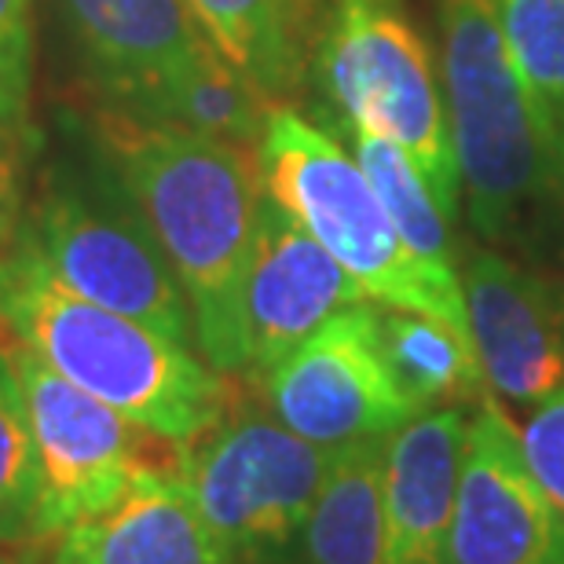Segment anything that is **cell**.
Here are the masks:
<instances>
[{"label":"cell","mask_w":564,"mask_h":564,"mask_svg":"<svg viewBox=\"0 0 564 564\" xmlns=\"http://www.w3.org/2000/svg\"><path fill=\"white\" fill-rule=\"evenodd\" d=\"M33 0H0V118L37 137L33 99Z\"/></svg>","instance_id":"23"},{"label":"cell","mask_w":564,"mask_h":564,"mask_svg":"<svg viewBox=\"0 0 564 564\" xmlns=\"http://www.w3.org/2000/svg\"><path fill=\"white\" fill-rule=\"evenodd\" d=\"M0 334L169 444L202 436L239 397L198 348L66 290L22 228L0 250Z\"/></svg>","instance_id":"3"},{"label":"cell","mask_w":564,"mask_h":564,"mask_svg":"<svg viewBox=\"0 0 564 564\" xmlns=\"http://www.w3.org/2000/svg\"><path fill=\"white\" fill-rule=\"evenodd\" d=\"M378 334L392 375L422 411L444 408V403H480L491 397L477 348L447 323L378 304Z\"/></svg>","instance_id":"18"},{"label":"cell","mask_w":564,"mask_h":564,"mask_svg":"<svg viewBox=\"0 0 564 564\" xmlns=\"http://www.w3.org/2000/svg\"><path fill=\"white\" fill-rule=\"evenodd\" d=\"M337 451L282 425L261 397H235L217 425L176 444L173 473L239 564H290Z\"/></svg>","instance_id":"7"},{"label":"cell","mask_w":564,"mask_h":564,"mask_svg":"<svg viewBox=\"0 0 564 564\" xmlns=\"http://www.w3.org/2000/svg\"><path fill=\"white\" fill-rule=\"evenodd\" d=\"M82 115L184 286L198 352L220 375L246 378L242 286L268 198L253 147L99 104Z\"/></svg>","instance_id":"1"},{"label":"cell","mask_w":564,"mask_h":564,"mask_svg":"<svg viewBox=\"0 0 564 564\" xmlns=\"http://www.w3.org/2000/svg\"><path fill=\"white\" fill-rule=\"evenodd\" d=\"M268 110L272 104L209 44L184 70L169 77L143 118L195 137L253 147L264 132Z\"/></svg>","instance_id":"19"},{"label":"cell","mask_w":564,"mask_h":564,"mask_svg":"<svg viewBox=\"0 0 564 564\" xmlns=\"http://www.w3.org/2000/svg\"><path fill=\"white\" fill-rule=\"evenodd\" d=\"M495 8L564 158V0H495Z\"/></svg>","instance_id":"22"},{"label":"cell","mask_w":564,"mask_h":564,"mask_svg":"<svg viewBox=\"0 0 564 564\" xmlns=\"http://www.w3.org/2000/svg\"><path fill=\"white\" fill-rule=\"evenodd\" d=\"M440 74L462 202L495 250L564 257V158L539 110L495 0H436Z\"/></svg>","instance_id":"2"},{"label":"cell","mask_w":564,"mask_h":564,"mask_svg":"<svg viewBox=\"0 0 564 564\" xmlns=\"http://www.w3.org/2000/svg\"><path fill=\"white\" fill-rule=\"evenodd\" d=\"M345 137L352 143L359 169L375 184L381 206H386L392 224H397L400 239L408 242V250L433 275L447 282H462L458 279L462 246L455 242V231H451V220L455 217H447V209L436 202L433 187L419 173V165L389 140L367 137V132H345Z\"/></svg>","instance_id":"20"},{"label":"cell","mask_w":564,"mask_h":564,"mask_svg":"<svg viewBox=\"0 0 564 564\" xmlns=\"http://www.w3.org/2000/svg\"><path fill=\"white\" fill-rule=\"evenodd\" d=\"M473 408H429L386 440L389 564H447Z\"/></svg>","instance_id":"14"},{"label":"cell","mask_w":564,"mask_h":564,"mask_svg":"<svg viewBox=\"0 0 564 564\" xmlns=\"http://www.w3.org/2000/svg\"><path fill=\"white\" fill-rule=\"evenodd\" d=\"M250 386L282 425L330 451L389 440L422 414L381 348L378 301L337 312Z\"/></svg>","instance_id":"9"},{"label":"cell","mask_w":564,"mask_h":564,"mask_svg":"<svg viewBox=\"0 0 564 564\" xmlns=\"http://www.w3.org/2000/svg\"><path fill=\"white\" fill-rule=\"evenodd\" d=\"M469 334L495 400L535 411L564 386V275L495 246H462Z\"/></svg>","instance_id":"10"},{"label":"cell","mask_w":564,"mask_h":564,"mask_svg":"<svg viewBox=\"0 0 564 564\" xmlns=\"http://www.w3.org/2000/svg\"><path fill=\"white\" fill-rule=\"evenodd\" d=\"M447 564H564V510L495 397L473 408Z\"/></svg>","instance_id":"11"},{"label":"cell","mask_w":564,"mask_h":564,"mask_svg":"<svg viewBox=\"0 0 564 564\" xmlns=\"http://www.w3.org/2000/svg\"><path fill=\"white\" fill-rule=\"evenodd\" d=\"M253 154L264 195L290 213L370 301L433 315L473 341L462 282L433 275L408 250L356 154H348L330 132L297 107L275 104Z\"/></svg>","instance_id":"5"},{"label":"cell","mask_w":564,"mask_h":564,"mask_svg":"<svg viewBox=\"0 0 564 564\" xmlns=\"http://www.w3.org/2000/svg\"><path fill=\"white\" fill-rule=\"evenodd\" d=\"M8 341V337H4ZM41 466V535L104 513L147 473L173 466L176 444L88 397L26 345L8 341Z\"/></svg>","instance_id":"8"},{"label":"cell","mask_w":564,"mask_h":564,"mask_svg":"<svg viewBox=\"0 0 564 564\" xmlns=\"http://www.w3.org/2000/svg\"><path fill=\"white\" fill-rule=\"evenodd\" d=\"M37 137H26L0 118V250L11 246L22 220H26V169L33 162V151H37Z\"/></svg>","instance_id":"25"},{"label":"cell","mask_w":564,"mask_h":564,"mask_svg":"<svg viewBox=\"0 0 564 564\" xmlns=\"http://www.w3.org/2000/svg\"><path fill=\"white\" fill-rule=\"evenodd\" d=\"M52 564H239L173 466L140 477L104 513L55 535Z\"/></svg>","instance_id":"15"},{"label":"cell","mask_w":564,"mask_h":564,"mask_svg":"<svg viewBox=\"0 0 564 564\" xmlns=\"http://www.w3.org/2000/svg\"><path fill=\"white\" fill-rule=\"evenodd\" d=\"M312 77L341 132L397 143L447 217H458L462 176L447 107L408 0H330L315 37Z\"/></svg>","instance_id":"6"},{"label":"cell","mask_w":564,"mask_h":564,"mask_svg":"<svg viewBox=\"0 0 564 564\" xmlns=\"http://www.w3.org/2000/svg\"><path fill=\"white\" fill-rule=\"evenodd\" d=\"M364 301H370L364 286L290 213L264 198L242 286L246 381L261 378L326 319Z\"/></svg>","instance_id":"13"},{"label":"cell","mask_w":564,"mask_h":564,"mask_svg":"<svg viewBox=\"0 0 564 564\" xmlns=\"http://www.w3.org/2000/svg\"><path fill=\"white\" fill-rule=\"evenodd\" d=\"M88 104L143 118L173 74L209 48L187 0H48Z\"/></svg>","instance_id":"12"},{"label":"cell","mask_w":564,"mask_h":564,"mask_svg":"<svg viewBox=\"0 0 564 564\" xmlns=\"http://www.w3.org/2000/svg\"><path fill=\"white\" fill-rule=\"evenodd\" d=\"M209 44L261 93L290 104L312 74L315 0H187Z\"/></svg>","instance_id":"16"},{"label":"cell","mask_w":564,"mask_h":564,"mask_svg":"<svg viewBox=\"0 0 564 564\" xmlns=\"http://www.w3.org/2000/svg\"><path fill=\"white\" fill-rule=\"evenodd\" d=\"M22 235L77 297L198 348L173 264L77 107H59L52 132L37 137Z\"/></svg>","instance_id":"4"},{"label":"cell","mask_w":564,"mask_h":564,"mask_svg":"<svg viewBox=\"0 0 564 564\" xmlns=\"http://www.w3.org/2000/svg\"><path fill=\"white\" fill-rule=\"evenodd\" d=\"M521 444L539 484L564 510V386L528 414L521 425Z\"/></svg>","instance_id":"24"},{"label":"cell","mask_w":564,"mask_h":564,"mask_svg":"<svg viewBox=\"0 0 564 564\" xmlns=\"http://www.w3.org/2000/svg\"><path fill=\"white\" fill-rule=\"evenodd\" d=\"M41 539V466L8 341L0 337V546Z\"/></svg>","instance_id":"21"},{"label":"cell","mask_w":564,"mask_h":564,"mask_svg":"<svg viewBox=\"0 0 564 564\" xmlns=\"http://www.w3.org/2000/svg\"><path fill=\"white\" fill-rule=\"evenodd\" d=\"M290 564H389L386 440L337 451Z\"/></svg>","instance_id":"17"}]
</instances>
